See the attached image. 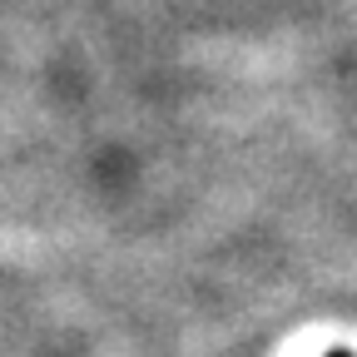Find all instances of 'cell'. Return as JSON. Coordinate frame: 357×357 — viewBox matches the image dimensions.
<instances>
[{
	"instance_id": "cell-1",
	"label": "cell",
	"mask_w": 357,
	"mask_h": 357,
	"mask_svg": "<svg viewBox=\"0 0 357 357\" xmlns=\"http://www.w3.org/2000/svg\"><path fill=\"white\" fill-rule=\"evenodd\" d=\"M328 357H352V352H328Z\"/></svg>"
}]
</instances>
